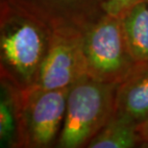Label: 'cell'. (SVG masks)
Listing matches in <instances>:
<instances>
[{
    "label": "cell",
    "instance_id": "cell-1",
    "mask_svg": "<svg viewBox=\"0 0 148 148\" xmlns=\"http://www.w3.org/2000/svg\"><path fill=\"white\" fill-rule=\"evenodd\" d=\"M53 29L8 0H0V79L20 91L35 85Z\"/></svg>",
    "mask_w": 148,
    "mask_h": 148
},
{
    "label": "cell",
    "instance_id": "cell-2",
    "mask_svg": "<svg viewBox=\"0 0 148 148\" xmlns=\"http://www.w3.org/2000/svg\"><path fill=\"white\" fill-rule=\"evenodd\" d=\"M117 84L86 75L69 88L66 115L56 147L83 148L114 115Z\"/></svg>",
    "mask_w": 148,
    "mask_h": 148
},
{
    "label": "cell",
    "instance_id": "cell-3",
    "mask_svg": "<svg viewBox=\"0 0 148 148\" xmlns=\"http://www.w3.org/2000/svg\"><path fill=\"white\" fill-rule=\"evenodd\" d=\"M69 90V88L26 91L16 88V148L56 147L64 125Z\"/></svg>",
    "mask_w": 148,
    "mask_h": 148
},
{
    "label": "cell",
    "instance_id": "cell-4",
    "mask_svg": "<svg viewBox=\"0 0 148 148\" xmlns=\"http://www.w3.org/2000/svg\"><path fill=\"white\" fill-rule=\"evenodd\" d=\"M87 75L119 84L136 66L124 37L120 17L105 14L83 32Z\"/></svg>",
    "mask_w": 148,
    "mask_h": 148
},
{
    "label": "cell",
    "instance_id": "cell-5",
    "mask_svg": "<svg viewBox=\"0 0 148 148\" xmlns=\"http://www.w3.org/2000/svg\"><path fill=\"white\" fill-rule=\"evenodd\" d=\"M86 75L83 32L74 28H56L37 81L28 90L67 88Z\"/></svg>",
    "mask_w": 148,
    "mask_h": 148
},
{
    "label": "cell",
    "instance_id": "cell-6",
    "mask_svg": "<svg viewBox=\"0 0 148 148\" xmlns=\"http://www.w3.org/2000/svg\"><path fill=\"white\" fill-rule=\"evenodd\" d=\"M45 22L52 29L85 32L106 14L108 0H8Z\"/></svg>",
    "mask_w": 148,
    "mask_h": 148
},
{
    "label": "cell",
    "instance_id": "cell-7",
    "mask_svg": "<svg viewBox=\"0 0 148 148\" xmlns=\"http://www.w3.org/2000/svg\"><path fill=\"white\" fill-rule=\"evenodd\" d=\"M114 115L138 125L148 119V63L136 64L128 76L118 84Z\"/></svg>",
    "mask_w": 148,
    "mask_h": 148
},
{
    "label": "cell",
    "instance_id": "cell-8",
    "mask_svg": "<svg viewBox=\"0 0 148 148\" xmlns=\"http://www.w3.org/2000/svg\"><path fill=\"white\" fill-rule=\"evenodd\" d=\"M120 19L124 37L135 63H148V0L135 3Z\"/></svg>",
    "mask_w": 148,
    "mask_h": 148
},
{
    "label": "cell",
    "instance_id": "cell-9",
    "mask_svg": "<svg viewBox=\"0 0 148 148\" xmlns=\"http://www.w3.org/2000/svg\"><path fill=\"white\" fill-rule=\"evenodd\" d=\"M138 124L112 115L108 123L88 144V148H133L140 145Z\"/></svg>",
    "mask_w": 148,
    "mask_h": 148
},
{
    "label": "cell",
    "instance_id": "cell-10",
    "mask_svg": "<svg viewBox=\"0 0 148 148\" xmlns=\"http://www.w3.org/2000/svg\"><path fill=\"white\" fill-rule=\"evenodd\" d=\"M0 146L16 148L17 140L16 88L0 79Z\"/></svg>",
    "mask_w": 148,
    "mask_h": 148
},
{
    "label": "cell",
    "instance_id": "cell-11",
    "mask_svg": "<svg viewBox=\"0 0 148 148\" xmlns=\"http://www.w3.org/2000/svg\"><path fill=\"white\" fill-rule=\"evenodd\" d=\"M138 1L140 0H108L106 5V14L120 17Z\"/></svg>",
    "mask_w": 148,
    "mask_h": 148
},
{
    "label": "cell",
    "instance_id": "cell-12",
    "mask_svg": "<svg viewBox=\"0 0 148 148\" xmlns=\"http://www.w3.org/2000/svg\"><path fill=\"white\" fill-rule=\"evenodd\" d=\"M137 132L138 140H140V145L143 147H148V119L138 124Z\"/></svg>",
    "mask_w": 148,
    "mask_h": 148
}]
</instances>
